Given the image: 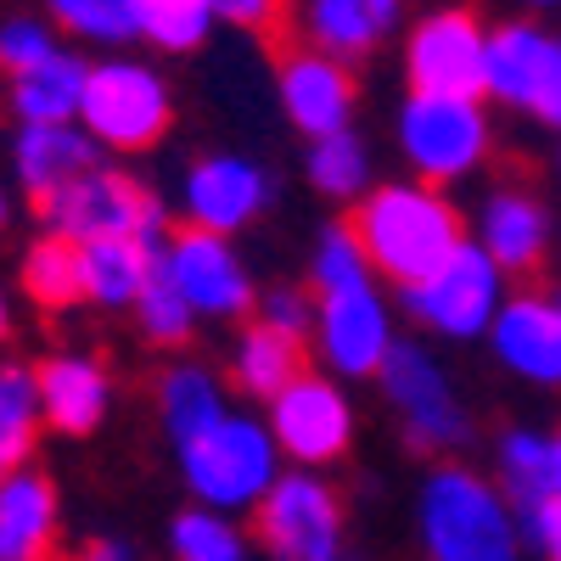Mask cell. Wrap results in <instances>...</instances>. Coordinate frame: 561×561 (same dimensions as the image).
<instances>
[{
    "mask_svg": "<svg viewBox=\"0 0 561 561\" xmlns=\"http://www.w3.org/2000/svg\"><path fill=\"white\" fill-rule=\"evenodd\" d=\"M505 298H511V275L472 237H466L427 280L399 287V309L427 337H444V343H483L494 314L505 309Z\"/></svg>",
    "mask_w": 561,
    "mask_h": 561,
    "instance_id": "obj_6",
    "label": "cell"
},
{
    "mask_svg": "<svg viewBox=\"0 0 561 561\" xmlns=\"http://www.w3.org/2000/svg\"><path fill=\"white\" fill-rule=\"evenodd\" d=\"M280 7H287V0H214L219 23H230V28H275Z\"/></svg>",
    "mask_w": 561,
    "mask_h": 561,
    "instance_id": "obj_38",
    "label": "cell"
},
{
    "mask_svg": "<svg viewBox=\"0 0 561 561\" xmlns=\"http://www.w3.org/2000/svg\"><path fill=\"white\" fill-rule=\"evenodd\" d=\"M415 539L427 561H523V528L511 494L460 460H438L415 489Z\"/></svg>",
    "mask_w": 561,
    "mask_h": 561,
    "instance_id": "obj_1",
    "label": "cell"
},
{
    "mask_svg": "<svg viewBox=\"0 0 561 561\" xmlns=\"http://www.w3.org/2000/svg\"><path fill=\"white\" fill-rule=\"evenodd\" d=\"M45 230L68 242H107V237H135V242H152L163 248V230H169V208L158 203L152 185H140L135 174L96 163L90 174H79L62 197H51L39 208Z\"/></svg>",
    "mask_w": 561,
    "mask_h": 561,
    "instance_id": "obj_8",
    "label": "cell"
},
{
    "mask_svg": "<svg viewBox=\"0 0 561 561\" xmlns=\"http://www.w3.org/2000/svg\"><path fill=\"white\" fill-rule=\"evenodd\" d=\"M34 382H39V410L57 433L68 438H90L107 421L113 410V377L102 359L90 354H51L34 365Z\"/></svg>",
    "mask_w": 561,
    "mask_h": 561,
    "instance_id": "obj_21",
    "label": "cell"
},
{
    "mask_svg": "<svg viewBox=\"0 0 561 561\" xmlns=\"http://www.w3.org/2000/svg\"><path fill=\"white\" fill-rule=\"evenodd\" d=\"M270 433L280 444L293 466L304 472H320V466H337L354 444V404L343 393L337 377H325V370H304L293 377L270 399Z\"/></svg>",
    "mask_w": 561,
    "mask_h": 561,
    "instance_id": "obj_13",
    "label": "cell"
},
{
    "mask_svg": "<svg viewBox=\"0 0 561 561\" xmlns=\"http://www.w3.org/2000/svg\"><path fill=\"white\" fill-rule=\"evenodd\" d=\"M39 427H45V410H39L34 370L28 365H0V478H12L28 466Z\"/></svg>",
    "mask_w": 561,
    "mask_h": 561,
    "instance_id": "obj_29",
    "label": "cell"
},
{
    "mask_svg": "<svg viewBox=\"0 0 561 561\" xmlns=\"http://www.w3.org/2000/svg\"><path fill=\"white\" fill-rule=\"evenodd\" d=\"M90 84V62L79 51H51L39 68L7 79V102L18 124H79V102Z\"/></svg>",
    "mask_w": 561,
    "mask_h": 561,
    "instance_id": "obj_24",
    "label": "cell"
},
{
    "mask_svg": "<svg viewBox=\"0 0 561 561\" xmlns=\"http://www.w3.org/2000/svg\"><path fill=\"white\" fill-rule=\"evenodd\" d=\"M7 332H12V309H7V293H0V343H7Z\"/></svg>",
    "mask_w": 561,
    "mask_h": 561,
    "instance_id": "obj_40",
    "label": "cell"
},
{
    "mask_svg": "<svg viewBox=\"0 0 561 561\" xmlns=\"http://www.w3.org/2000/svg\"><path fill=\"white\" fill-rule=\"evenodd\" d=\"M169 556L174 561H253V539L237 517L208 505H185L169 523Z\"/></svg>",
    "mask_w": 561,
    "mask_h": 561,
    "instance_id": "obj_32",
    "label": "cell"
},
{
    "mask_svg": "<svg viewBox=\"0 0 561 561\" xmlns=\"http://www.w3.org/2000/svg\"><path fill=\"white\" fill-rule=\"evenodd\" d=\"M51 23L62 34H73L79 45H129L135 34V0H45Z\"/></svg>",
    "mask_w": 561,
    "mask_h": 561,
    "instance_id": "obj_34",
    "label": "cell"
},
{
    "mask_svg": "<svg viewBox=\"0 0 561 561\" xmlns=\"http://www.w3.org/2000/svg\"><path fill=\"white\" fill-rule=\"evenodd\" d=\"M135 325H140V337L158 343V348H185L192 332H197V309L185 304V293L174 287L163 253H158V270L147 280V293L135 298Z\"/></svg>",
    "mask_w": 561,
    "mask_h": 561,
    "instance_id": "obj_33",
    "label": "cell"
},
{
    "mask_svg": "<svg viewBox=\"0 0 561 561\" xmlns=\"http://www.w3.org/2000/svg\"><path fill=\"white\" fill-rule=\"evenodd\" d=\"M404 84L433 96H483L489 84V28L472 7H438L410 23Z\"/></svg>",
    "mask_w": 561,
    "mask_h": 561,
    "instance_id": "obj_12",
    "label": "cell"
},
{
    "mask_svg": "<svg viewBox=\"0 0 561 561\" xmlns=\"http://www.w3.org/2000/svg\"><path fill=\"white\" fill-rule=\"evenodd\" d=\"M7 219H12V203H7V192H0V230H7Z\"/></svg>",
    "mask_w": 561,
    "mask_h": 561,
    "instance_id": "obj_42",
    "label": "cell"
},
{
    "mask_svg": "<svg viewBox=\"0 0 561 561\" xmlns=\"http://www.w3.org/2000/svg\"><path fill=\"white\" fill-rule=\"evenodd\" d=\"M483 343L505 377L539 393H561V287H517Z\"/></svg>",
    "mask_w": 561,
    "mask_h": 561,
    "instance_id": "obj_14",
    "label": "cell"
},
{
    "mask_svg": "<svg viewBox=\"0 0 561 561\" xmlns=\"http://www.w3.org/2000/svg\"><path fill=\"white\" fill-rule=\"evenodd\" d=\"M174 460H180V483L192 489L197 505L225 511V517H242V511H259V500L275 489L287 455H280L264 415L225 410L214 427L174 444Z\"/></svg>",
    "mask_w": 561,
    "mask_h": 561,
    "instance_id": "obj_3",
    "label": "cell"
},
{
    "mask_svg": "<svg viewBox=\"0 0 561 561\" xmlns=\"http://www.w3.org/2000/svg\"><path fill=\"white\" fill-rule=\"evenodd\" d=\"M523 7H534V12H556L561 0H523Z\"/></svg>",
    "mask_w": 561,
    "mask_h": 561,
    "instance_id": "obj_41",
    "label": "cell"
},
{
    "mask_svg": "<svg viewBox=\"0 0 561 561\" xmlns=\"http://www.w3.org/2000/svg\"><path fill=\"white\" fill-rule=\"evenodd\" d=\"M382 399L399 421V433L410 449L421 455H455L472 444V410H466L455 377L438 365V354L427 343H393L388 365H382Z\"/></svg>",
    "mask_w": 561,
    "mask_h": 561,
    "instance_id": "obj_7",
    "label": "cell"
},
{
    "mask_svg": "<svg viewBox=\"0 0 561 561\" xmlns=\"http://www.w3.org/2000/svg\"><path fill=\"white\" fill-rule=\"evenodd\" d=\"M365 259L377 270V280L393 287H415L427 280L472 230H466L460 208L427 180H382L354 203V219Z\"/></svg>",
    "mask_w": 561,
    "mask_h": 561,
    "instance_id": "obj_2",
    "label": "cell"
},
{
    "mask_svg": "<svg viewBox=\"0 0 561 561\" xmlns=\"http://www.w3.org/2000/svg\"><path fill=\"white\" fill-rule=\"evenodd\" d=\"M270 203H275V180L248 152H208L180 180L185 225L214 230V237H237V230H248L253 219H264Z\"/></svg>",
    "mask_w": 561,
    "mask_h": 561,
    "instance_id": "obj_15",
    "label": "cell"
},
{
    "mask_svg": "<svg viewBox=\"0 0 561 561\" xmlns=\"http://www.w3.org/2000/svg\"><path fill=\"white\" fill-rule=\"evenodd\" d=\"M152 242L135 237H107V242H84L79 248V280H84V304L96 309H135V298L147 293V280L158 270Z\"/></svg>",
    "mask_w": 561,
    "mask_h": 561,
    "instance_id": "obj_23",
    "label": "cell"
},
{
    "mask_svg": "<svg viewBox=\"0 0 561 561\" xmlns=\"http://www.w3.org/2000/svg\"><path fill=\"white\" fill-rule=\"evenodd\" d=\"M505 113L561 135V28L545 18H511L489 28V84Z\"/></svg>",
    "mask_w": 561,
    "mask_h": 561,
    "instance_id": "obj_10",
    "label": "cell"
},
{
    "mask_svg": "<svg viewBox=\"0 0 561 561\" xmlns=\"http://www.w3.org/2000/svg\"><path fill=\"white\" fill-rule=\"evenodd\" d=\"M163 264L174 275V287L185 293V304L197 309V320H242L259 293H253V275L248 259L237 253L230 237H214V230L185 225L163 242Z\"/></svg>",
    "mask_w": 561,
    "mask_h": 561,
    "instance_id": "obj_16",
    "label": "cell"
},
{
    "mask_svg": "<svg viewBox=\"0 0 561 561\" xmlns=\"http://www.w3.org/2000/svg\"><path fill=\"white\" fill-rule=\"evenodd\" d=\"M556 248H561V242H556Z\"/></svg>",
    "mask_w": 561,
    "mask_h": 561,
    "instance_id": "obj_44",
    "label": "cell"
},
{
    "mask_svg": "<svg viewBox=\"0 0 561 561\" xmlns=\"http://www.w3.org/2000/svg\"><path fill=\"white\" fill-rule=\"evenodd\" d=\"M214 23H219L214 0H135V34L147 39L152 51H169V57L203 51Z\"/></svg>",
    "mask_w": 561,
    "mask_h": 561,
    "instance_id": "obj_30",
    "label": "cell"
},
{
    "mask_svg": "<svg viewBox=\"0 0 561 561\" xmlns=\"http://www.w3.org/2000/svg\"><path fill=\"white\" fill-rule=\"evenodd\" d=\"M404 0H304L298 28L309 39V51H325L337 62H365L399 34Z\"/></svg>",
    "mask_w": 561,
    "mask_h": 561,
    "instance_id": "obj_19",
    "label": "cell"
},
{
    "mask_svg": "<svg viewBox=\"0 0 561 561\" xmlns=\"http://www.w3.org/2000/svg\"><path fill=\"white\" fill-rule=\"evenodd\" d=\"M253 309H259V325H270V332L293 337V343H304L314 332V298L304 287H270V293H259Z\"/></svg>",
    "mask_w": 561,
    "mask_h": 561,
    "instance_id": "obj_37",
    "label": "cell"
},
{
    "mask_svg": "<svg viewBox=\"0 0 561 561\" xmlns=\"http://www.w3.org/2000/svg\"><path fill=\"white\" fill-rule=\"evenodd\" d=\"M174 124L169 79L140 57H102L90 62V84L79 102V129L102 152H152Z\"/></svg>",
    "mask_w": 561,
    "mask_h": 561,
    "instance_id": "obj_5",
    "label": "cell"
},
{
    "mask_svg": "<svg viewBox=\"0 0 561 561\" xmlns=\"http://www.w3.org/2000/svg\"><path fill=\"white\" fill-rule=\"evenodd\" d=\"M62 528V500L57 483L23 466V472L0 478V556L7 561H51Z\"/></svg>",
    "mask_w": 561,
    "mask_h": 561,
    "instance_id": "obj_22",
    "label": "cell"
},
{
    "mask_svg": "<svg viewBox=\"0 0 561 561\" xmlns=\"http://www.w3.org/2000/svg\"><path fill=\"white\" fill-rule=\"evenodd\" d=\"M304 174L320 197H332V203H359L370 185H377V163H370V147L343 129V135H325V140H309V152H304Z\"/></svg>",
    "mask_w": 561,
    "mask_h": 561,
    "instance_id": "obj_28",
    "label": "cell"
},
{
    "mask_svg": "<svg viewBox=\"0 0 561 561\" xmlns=\"http://www.w3.org/2000/svg\"><path fill=\"white\" fill-rule=\"evenodd\" d=\"M354 73L348 62L325 57V51H287L275 68V102L287 113V124L304 140H325V135H343L354 124Z\"/></svg>",
    "mask_w": 561,
    "mask_h": 561,
    "instance_id": "obj_18",
    "label": "cell"
},
{
    "mask_svg": "<svg viewBox=\"0 0 561 561\" xmlns=\"http://www.w3.org/2000/svg\"><path fill=\"white\" fill-rule=\"evenodd\" d=\"M343 561H348V556H343Z\"/></svg>",
    "mask_w": 561,
    "mask_h": 561,
    "instance_id": "obj_45",
    "label": "cell"
},
{
    "mask_svg": "<svg viewBox=\"0 0 561 561\" xmlns=\"http://www.w3.org/2000/svg\"><path fill=\"white\" fill-rule=\"evenodd\" d=\"M472 242L505 270V275H534L545 270V259L556 253L561 230L550 203L523 180H505L494 192H483L478 219H472Z\"/></svg>",
    "mask_w": 561,
    "mask_h": 561,
    "instance_id": "obj_17",
    "label": "cell"
},
{
    "mask_svg": "<svg viewBox=\"0 0 561 561\" xmlns=\"http://www.w3.org/2000/svg\"><path fill=\"white\" fill-rule=\"evenodd\" d=\"M0 561H7V556H0Z\"/></svg>",
    "mask_w": 561,
    "mask_h": 561,
    "instance_id": "obj_43",
    "label": "cell"
},
{
    "mask_svg": "<svg viewBox=\"0 0 561 561\" xmlns=\"http://www.w3.org/2000/svg\"><path fill=\"white\" fill-rule=\"evenodd\" d=\"M18 280H23L28 304H39V309H73V304L84 298V280H79V242L51 237V230H45V237L23 253Z\"/></svg>",
    "mask_w": 561,
    "mask_h": 561,
    "instance_id": "obj_31",
    "label": "cell"
},
{
    "mask_svg": "<svg viewBox=\"0 0 561 561\" xmlns=\"http://www.w3.org/2000/svg\"><path fill=\"white\" fill-rule=\"evenodd\" d=\"M399 152L410 163V180L427 185H460L494 158V118L483 96H433V90H410L399 118Z\"/></svg>",
    "mask_w": 561,
    "mask_h": 561,
    "instance_id": "obj_4",
    "label": "cell"
},
{
    "mask_svg": "<svg viewBox=\"0 0 561 561\" xmlns=\"http://www.w3.org/2000/svg\"><path fill=\"white\" fill-rule=\"evenodd\" d=\"M377 270H370L365 259V242L354 225H325L314 248H309V280L314 293H332V287H348V280H370Z\"/></svg>",
    "mask_w": 561,
    "mask_h": 561,
    "instance_id": "obj_35",
    "label": "cell"
},
{
    "mask_svg": "<svg viewBox=\"0 0 561 561\" xmlns=\"http://www.w3.org/2000/svg\"><path fill=\"white\" fill-rule=\"evenodd\" d=\"M102 163V147L90 140L79 124H18L12 140V169L18 185L45 208L51 197H62L79 174H90Z\"/></svg>",
    "mask_w": 561,
    "mask_h": 561,
    "instance_id": "obj_20",
    "label": "cell"
},
{
    "mask_svg": "<svg viewBox=\"0 0 561 561\" xmlns=\"http://www.w3.org/2000/svg\"><path fill=\"white\" fill-rule=\"evenodd\" d=\"M230 410L225 399V382L214 377L208 365H169L163 377H158V415H163V433L169 444H185V438H197L203 427H214V421Z\"/></svg>",
    "mask_w": 561,
    "mask_h": 561,
    "instance_id": "obj_26",
    "label": "cell"
},
{
    "mask_svg": "<svg viewBox=\"0 0 561 561\" xmlns=\"http://www.w3.org/2000/svg\"><path fill=\"white\" fill-rule=\"evenodd\" d=\"M314 359L325 377L337 382H365L382 377V365L393 354V304L382 293V280H348V287L314 293Z\"/></svg>",
    "mask_w": 561,
    "mask_h": 561,
    "instance_id": "obj_9",
    "label": "cell"
},
{
    "mask_svg": "<svg viewBox=\"0 0 561 561\" xmlns=\"http://www.w3.org/2000/svg\"><path fill=\"white\" fill-rule=\"evenodd\" d=\"M79 561H140V556H135V545H124V539L107 534V539H90V545L79 550Z\"/></svg>",
    "mask_w": 561,
    "mask_h": 561,
    "instance_id": "obj_39",
    "label": "cell"
},
{
    "mask_svg": "<svg viewBox=\"0 0 561 561\" xmlns=\"http://www.w3.org/2000/svg\"><path fill=\"white\" fill-rule=\"evenodd\" d=\"M51 51H62V45H57V34H51V23H45V18H28L23 12V18L0 23V73H7V79L39 68Z\"/></svg>",
    "mask_w": 561,
    "mask_h": 561,
    "instance_id": "obj_36",
    "label": "cell"
},
{
    "mask_svg": "<svg viewBox=\"0 0 561 561\" xmlns=\"http://www.w3.org/2000/svg\"><path fill=\"white\" fill-rule=\"evenodd\" d=\"M253 517L270 561H343V500L320 472H280Z\"/></svg>",
    "mask_w": 561,
    "mask_h": 561,
    "instance_id": "obj_11",
    "label": "cell"
},
{
    "mask_svg": "<svg viewBox=\"0 0 561 561\" xmlns=\"http://www.w3.org/2000/svg\"><path fill=\"white\" fill-rule=\"evenodd\" d=\"M500 460V489L517 500H545L561 511V427L539 433V427H511L494 444Z\"/></svg>",
    "mask_w": 561,
    "mask_h": 561,
    "instance_id": "obj_25",
    "label": "cell"
},
{
    "mask_svg": "<svg viewBox=\"0 0 561 561\" xmlns=\"http://www.w3.org/2000/svg\"><path fill=\"white\" fill-rule=\"evenodd\" d=\"M293 377H304V343L280 337V332H270V325L253 320L237 337V348H230V382H237L248 399L270 404Z\"/></svg>",
    "mask_w": 561,
    "mask_h": 561,
    "instance_id": "obj_27",
    "label": "cell"
}]
</instances>
